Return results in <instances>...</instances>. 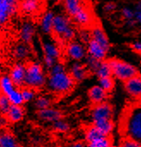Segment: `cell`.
Wrapping results in <instances>:
<instances>
[{
  "mask_svg": "<svg viewBox=\"0 0 141 147\" xmlns=\"http://www.w3.org/2000/svg\"><path fill=\"white\" fill-rule=\"evenodd\" d=\"M75 84L68 71L65 70L60 72H48L46 88L52 96H64L70 93Z\"/></svg>",
  "mask_w": 141,
  "mask_h": 147,
  "instance_id": "obj_1",
  "label": "cell"
},
{
  "mask_svg": "<svg viewBox=\"0 0 141 147\" xmlns=\"http://www.w3.org/2000/svg\"><path fill=\"white\" fill-rule=\"evenodd\" d=\"M48 73L40 61L30 60L26 63V74L24 86L37 91L46 88Z\"/></svg>",
  "mask_w": 141,
  "mask_h": 147,
  "instance_id": "obj_2",
  "label": "cell"
},
{
  "mask_svg": "<svg viewBox=\"0 0 141 147\" xmlns=\"http://www.w3.org/2000/svg\"><path fill=\"white\" fill-rule=\"evenodd\" d=\"M121 133L125 138H129L141 143V106L129 110L121 124Z\"/></svg>",
  "mask_w": 141,
  "mask_h": 147,
  "instance_id": "obj_3",
  "label": "cell"
},
{
  "mask_svg": "<svg viewBox=\"0 0 141 147\" xmlns=\"http://www.w3.org/2000/svg\"><path fill=\"white\" fill-rule=\"evenodd\" d=\"M53 34L61 42L68 43L77 35V30L72 20L65 13H56L53 19Z\"/></svg>",
  "mask_w": 141,
  "mask_h": 147,
  "instance_id": "obj_4",
  "label": "cell"
},
{
  "mask_svg": "<svg viewBox=\"0 0 141 147\" xmlns=\"http://www.w3.org/2000/svg\"><path fill=\"white\" fill-rule=\"evenodd\" d=\"M108 63L110 66L112 75L120 80L126 82L132 78L138 76L137 68L130 63L116 59H110L108 61Z\"/></svg>",
  "mask_w": 141,
  "mask_h": 147,
  "instance_id": "obj_5",
  "label": "cell"
},
{
  "mask_svg": "<svg viewBox=\"0 0 141 147\" xmlns=\"http://www.w3.org/2000/svg\"><path fill=\"white\" fill-rule=\"evenodd\" d=\"M66 57L72 62H82L87 57L86 46L79 40H72L66 43L65 48Z\"/></svg>",
  "mask_w": 141,
  "mask_h": 147,
  "instance_id": "obj_6",
  "label": "cell"
},
{
  "mask_svg": "<svg viewBox=\"0 0 141 147\" xmlns=\"http://www.w3.org/2000/svg\"><path fill=\"white\" fill-rule=\"evenodd\" d=\"M19 9V0H0V28L4 27Z\"/></svg>",
  "mask_w": 141,
  "mask_h": 147,
  "instance_id": "obj_7",
  "label": "cell"
},
{
  "mask_svg": "<svg viewBox=\"0 0 141 147\" xmlns=\"http://www.w3.org/2000/svg\"><path fill=\"white\" fill-rule=\"evenodd\" d=\"M37 35V27L31 20L23 21L18 30V36L21 42L28 45H31Z\"/></svg>",
  "mask_w": 141,
  "mask_h": 147,
  "instance_id": "obj_8",
  "label": "cell"
},
{
  "mask_svg": "<svg viewBox=\"0 0 141 147\" xmlns=\"http://www.w3.org/2000/svg\"><path fill=\"white\" fill-rule=\"evenodd\" d=\"M8 74L16 88H22L24 86L26 74V63L17 61L15 62L10 66Z\"/></svg>",
  "mask_w": 141,
  "mask_h": 147,
  "instance_id": "obj_9",
  "label": "cell"
},
{
  "mask_svg": "<svg viewBox=\"0 0 141 147\" xmlns=\"http://www.w3.org/2000/svg\"><path fill=\"white\" fill-rule=\"evenodd\" d=\"M112 116L113 109L111 105L106 102L95 105L90 110V119L93 123L103 120H112Z\"/></svg>",
  "mask_w": 141,
  "mask_h": 147,
  "instance_id": "obj_10",
  "label": "cell"
},
{
  "mask_svg": "<svg viewBox=\"0 0 141 147\" xmlns=\"http://www.w3.org/2000/svg\"><path fill=\"white\" fill-rule=\"evenodd\" d=\"M35 116L40 121L52 125L55 121L63 118V113L60 109L51 107L46 109L35 111Z\"/></svg>",
  "mask_w": 141,
  "mask_h": 147,
  "instance_id": "obj_11",
  "label": "cell"
},
{
  "mask_svg": "<svg viewBox=\"0 0 141 147\" xmlns=\"http://www.w3.org/2000/svg\"><path fill=\"white\" fill-rule=\"evenodd\" d=\"M67 71L76 84L84 82L90 73L84 63L82 62H72Z\"/></svg>",
  "mask_w": 141,
  "mask_h": 147,
  "instance_id": "obj_12",
  "label": "cell"
},
{
  "mask_svg": "<svg viewBox=\"0 0 141 147\" xmlns=\"http://www.w3.org/2000/svg\"><path fill=\"white\" fill-rule=\"evenodd\" d=\"M55 12L52 9H47L42 13L39 20L40 32L45 36H50L53 34V25Z\"/></svg>",
  "mask_w": 141,
  "mask_h": 147,
  "instance_id": "obj_13",
  "label": "cell"
},
{
  "mask_svg": "<svg viewBox=\"0 0 141 147\" xmlns=\"http://www.w3.org/2000/svg\"><path fill=\"white\" fill-rule=\"evenodd\" d=\"M41 51L43 56L51 57L58 61L61 58V49L59 43L50 38H47L41 42Z\"/></svg>",
  "mask_w": 141,
  "mask_h": 147,
  "instance_id": "obj_14",
  "label": "cell"
},
{
  "mask_svg": "<svg viewBox=\"0 0 141 147\" xmlns=\"http://www.w3.org/2000/svg\"><path fill=\"white\" fill-rule=\"evenodd\" d=\"M33 51L30 45L25 44L23 42H18L16 43L11 51L12 57L17 61V62H26L28 61L31 56H32Z\"/></svg>",
  "mask_w": 141,
  "mask_h": 147,
  "instance_id": "obj_15",
  "label": "cell"
},
{
  "mask_svg": "<svg viewBox=\"0 0 141 147\" xmlns=\"http://www.w3.org/2000/svg\"><path fill=\"white\" fill-rule=\"evenodd\" d=\"M72 22L75 23L77 26L82 28H87L93 23V15L90 11V9L86 7L83 6V8L73 16L72 17Z\"/></svg>",
  "mask_w": 141,
  "mask_h": 147,
  "instance_id": "obj_16",
  "label": "cell"
},
{
  "mask_svg": "<svg viewBox=\"0 0 141 147\" xmlns=\"http://www.w3.org/2000/svg\"><path fill=\"white\" fill-rule=\"evenodd\" d=\"M87 56H90L98 61H103L106 58L108 51L93 40H90L86 44Z\"/></svg>",
  "mask_w": 141,
  "mask_h": 147,
  "instance_id": "obj_17",
  "label": "cell"
},
{
  "mask_svg": "<svg viewBox=\"0 0 141 147\" xmlns=\"http://www.w3.org/2000/svg\"><path fill=\"white\" fill-rule=\"evenodd\" d=\"M40 0H21L19 2V9L25 16L35 15L40 10Z\"/></svg>",
  "mask_w": 141,
  "mask_h": 147,
  "instance_id": "obj_18",
  "label": "cell"
},
{
  "mask_svg": "<svg viewBox=\"0 0 141 147\" xmlns=\"http://www.w3.org/2000/svg\"><path fill=\"white\" fill-rule=\"evenodd\" d=\"M26 116V109L23 106L11 105L9 111L5 115V117L9 123L17 124L23 121Z\"/></svg>",
  "mask_w": 141,
  "mask_h": 147,
  "instance_id": "obj_19",
  "label": "cell"
},
{
  "mask_svg": "<svg viewBox=\"0 0 141 147\" xmlns=\"http://www.w3.org/2000/svg\"><path fill=\"white\" fill-rule=\"evenodd\" d=\"M127 93L134 99H141V77L136 76L125 82Z\"/></svg>",
  "mask_w": 141,
  "mask_h": 147,
  "instance_id": "obj_20",
  "label": "cell"
},
{
  "mask_svg": "<svg viewBox=\"0 0 141 147\" xmlns=\"http://www.w3.org/2000/svg\"><path fill=\"white\" fill-rule=\"evenodd\" d=\"M90 34H91V40L97 42L105 50L107 51L109 50V47H110L109 40L102 27L98 25L93 26L92 28L90 29Z\"/></svg>",
  "mask_w": 141,
  "mask_h": 147,
  "instance_id": "obj_21",
  "label": "cell"
},
{
  "mask_svg": "<svg viewBox=\"0 0 141 147\" xmlns=\"http://www.w3.org/2000/svg\"><path fill=\"white\" fill-rule=\"evenodd\" d=\"M88 97L91 103L94 105L100 104L105 102L108 98V92H106L103 89H102L98 84L94 85L88 90Z\"/></svg>",
  "mask_w": 141,
  "mask_h": 147,
  "instance_id": "obj_22",
  "label": "cell"
},
{
  "mask_svg": "<svg viewBox=\"0 0 141 147\" xmlns=\"http://www.w3.org/2000/svg\"><path fill=\"white\" fill-rule=\"evenodd\" d=\"M53 102H54V100L51 94L42 93V94L37 95V96L35 97L32 104L34 109L37 111V110H42V109H46L53 107Z\"/></svg>",
  "mask_w": 141,
  "mask_h": 147,
  "instance_id": "obj_23",
  "label": "cell"
},
{
  "mask_svg": "<svg viewBox=\"0 0 141 147\" xmlns=\"http://www.w3.org/2000/svg\"><path fill=\"white\" fill-rule=\"evenodd\" d=\"M62 5L65 13L70 17H73L84 6L82 0H63Z\"/></svg>",
  "mask_w": 141,
  "mask_h": 147,
  "instance_id": "obj_24",
  "label": "cell"
},
{
  "mask_svg": "<svg viewBox=\"0 0 141 147\" xmlns=\"http://www.w3.org/2000/svg\"><path fill=\"white\" fill-rule=\"evenodd\" d=\"M16 86L12 82L8 72H3L0 75V94L9 96L16 90Z\"/></svg>",
  "mask_w": 141,
  "mask_h": 147,
  "instance_id": "obj_25",
  "label": "cell"
},
{
  "mask_svg": "<svg viewBox=\"0 0 141 147\" xmlns=\"http://www.w3.org/2000/svg\"><path fill=\"white\" fill-rule=\"evenodd\" d=\"M0 147H21V146L12 133L7 130H0Z\"/></svg>",
  "mask_w": 141,
  "mask_h": 147,
  "instance_id": "obj_26",
  "label": "cell"
},
{
  "mask_svg": "<svg viewBox=\"0 0 141 147\" xmlns=\"http://www.w3.org/2000/svg\"><path fill=\"white\" fill-rule=\"evenodd\" d=\"M92 125H94L105 136H110L114 129V122L112 120H103L96 121Z\"/></svg>",
  "mask_w": 141,
  "mask_h": 147,
  "instance_id": "obj_27",
  "label": "cell"
},
{
  "mask_svg": "<svg viewBox=\"0 0 141 147\" xmlns=\"http://www.w3.org/2000/svg\"><path fill=\"white\" fill-rule=\"evenodd\" d=\"M94 73L98 78V79L111 77L112 71H111V69H110V66H109L108 61H104V60L100 61V63Z\"/></svg>",
  "mask_w": 141,
  "mask_h": 147,
  "instance_id": "obj_28",
  "label": "cell"
},
{
  "mask_svg": "<svg viewBox=\"0 0 141 147\" xmlns=\"http://www.w3.org/2000/svg\"><path fill=\"white\" fill-rule=\"evenodd\" d=\"M103 136H105V135H103L94 125L89 126L84 131V138H85L86 143L91 142V141L100 139Z\"/></svg>",
  "mask_w": 141,
  "mask_h": 147,
  "instance_id": "obj_29",
  "label": "cell"
},
{
  "mask_svg": "<svg viewBox=\"0 0 141 147\" xmlns=\"http://www.w3.org/2000/svg\"><path fill=\"white\" fill-rule=\"evenodd\" d=\"M51 127L56 133H59V134H65V133H67V132L70 131L71 125H70V123L66 120H65L64 118H62V119L55 121L54 123H53L51 125Z\"/></svg>",
  "mask_w": 141,
  "mask_h": 147,
  "instance_id": "obj_30",
  "label": "cell"
},
{
  "mask_svg": "<svg viewBox=\"0 0 141 147\" xmlns=\"http://www.w3.org/2000/svg\"><path fill=\"white\" fill-rule=\"evenodd\" d=\"M21 92L24 103H32L38 95V91L36 90L26 86L21 88Z\"/></svg>",
  "mask_w": 141,
  "mask_h": 147,
  "instance_id": "obj_31",
  "label": "cell"
},
{
  "mask_svg": "<svg viewBox=\"0 0 141 147\" xmlns=\"http://www.w3.org/2000/svg\"><path fill=\"white\" fill-rule=\"evenodd\" d=\"M8 98L11 103V105H15V106H23L24 101L22 96V92H21V89L19 88H16V90L14 91H12L9 96Z\"/></svg>",
  "mask_w": 141,
  "mask_h": 147,
  "instance_id": "obj_32",
  "label": "cell"
},
{
  "mask_svg": "<svg viewBox=\"0 0 141 147\" xmlns=\"http://www.w3.org/2000/svg\"><path fill=\"white\" fill-rule=\"evenodd\" d=\"M86 145L87 147H109L112 146V139L110 136H103L100 139L89 142Z\"/></svg>",
  "mask_w": 141,
  "mask_h": 147,
  "instance_id": "obj_33",
  "label": "cell"
},
{
  "mask_svg": "<svg viewBox=\"0 0 141 147\" xmlns=\"http://www.w3.org/2000/svg\"><path fill=\"white\" fill-rule=\"evenodd\" d=\"M98 85L102 89H103L106 92H109L113 90V88L115 86V82L111 77L105 78H100L98 80Z\"/></svg>",
  "mask_w": 141,
  "mask_h": 147,
  "instance_id": "obj_34",
  "label": "cell"
},
{
  "mask_svg": "<svg viewBox=\"0 0 141 147\" xmlns=\"http://www.w3.org/2000/svg\"><path fill=\"white\" fill-rule=\"evenodd\" d=\"M121 14H122V16L126 19L127 23L129 26H134L136 22L134 21V11L131 8H128V7L123 8Z\"/></svg>",
  "mask_w": 141,
  "mask_h": 147,
  "instance_id": "obj_35",
  "label": "cell"
},
{
  "mask_svg": "<svg viewBox=\"0 0 141 147\" xmlns=\"http://www.w3.org/2000/svg\"><path fill=\"white\" fill-rule=\"evenodd\" d=\"M10 106H11V103L8 96L5 95L0 94V115H5L7 112L9 111Z\"/></svg>",
  "mask_w": 141,
  "mask_h": 147,
  "instance_id": "obj_36",
  "label": "cell"
},
{
  "mask_svg": "<svg viewBox=\"0 0 141 147\" xmlns=\"http://www.w3.org/2000/svg\"><path fill=\"white\" fill-rule=\"evenodd\" d=\"M84 60H85L84 65H86V67L89 70V71L94 73L96 69L97 68L100 61H98V60H96V59H93V58H91L90 56H87Z\"/></svg>",
  "mask_w": 141,
  "mask_h": 147,
  "instance_id": "obj_37",
  "label": "cell"
},
{
  "mask_svg": "<svg viewBox=\"0 0 141 147\" xmlns=\"http://www.w3.org/2000/svg\"><path fill=\"white\" fill-rule=\"evenodd\" d=\"M79 41L82 42L83 44H87L90 40H91V34H90V30L87 28H81L80 31L78 34Z\"/></svg>",
  "mask_w": 141,
  "mask_h": 147,
  "instance_id": "obj_38",
  "label": "cell"
},
{
  "mask_svg": "<svg viewBox=\"0 0 141 147\" xmlns=\"http://www.w3.org/2000/svg\"><path fill=\"white\" fill-rule=\"evenodd\" d=\"M57 62H58V60H56V59H53V58H51V57H48V56H42L41 64H42V65L44 66V68H45L47 71H49L53 68V66Z\"/></svg>",
  "mask_w": 141,
  "mask_h": 147,
  "instance_id": "obj_39",
  "label": "cell"
},
{
  "mask_svg": "<svg viewBox=\"0 0 141 147\" xmlns=\"http://www.w3.org/2000/svg\"><path fill=\"white\" fill-rule=\"evenodd\" d=\"M120 147H141V143L129 138H123L120 143Z\"/></svg>",
  "mask_w": 141,
  "mask_h": 147,
  "instance_id": "obj_40",
  "label": "cell"
},
{
  "mask_svg": "<svg viewBox=\"0 0 141 147\" xmlns=\"http://www.w3.org/2000/svg\"><path fill=\"white\" fill-rule=\"evenodd\" d=\"M131 47L135 53L141 54V41H135V42L132 43Z\"/></svg>",
  "mask_w": 141,
  "mask_h": 147,
  "instance_id": "obj_41",
  "label": "cell"
},
{
  "mask_svg": "<svg viewBox=\"0 0 141 147\" xmlns=\"http://www.w3.org/2000/svg\"><path fill=\"white\" fill-rule=\"evenodd\" d=\"M115 8H116V6L114 3H108L104 5V10L108 13L113 12L115 9Z\"/></svg>",
  "mask_w": 141,
  "mask_h": 147,
  "instance_id": "obj_42",
  "label": "cell"
},
{
  "mask_svg": "<svg viewBox=\"0 0 141 147\" xmlns=\"http://www.w3.org/2000/svg\"><path fill=\"white\" fill-rule=\"evenodd\" d=\"M8 121L5 117V115H0V130H3L7 125H8Z\"/></svg>",
  "mask_w": 141,
  "mask_h": 147,
  "instance_id": "obj_43",
  "label": "cell"
},
{
  "mask_svg": "<svg viewBox=\"0 0 141 147\" xmlns=\"http://www.w3.org/2000/svg\"><path fill=\"white\" fill-rule=\"evenodd\" d=\"M68 147H87V145L83 141H76L72 143Z\"/></svg>",
  "mask_w": 141,
  "mask_h": 147,
  "instance_id": "obj_44",
  "label": "cell"
},
{
  "mask_svg": "<svg viewBox=\"0 0 141 147\" xmlns=\"http://www.w3.org/2000/svg\"><path fill=\"white\" fill-rule=\"evenodd\" d=\"M134 21L136 22L141 23V10L134 11Z\"/></svg>",
  "mask_w": 141,
  "mask_h": 147,
  "instance_id": "obj_45",
  "label": "cell"
},
{
  "mask_svg": "<svg viewBox=\"0 0 141 147\" xmlns=\"http://www.w3.org/2000/svg\"><path fill=\"white\" fill-rule=\"evenodd\" d=\"M3 59L0 57V75L3 73Z\"/></svg>",
  "mask_w": 141,
  "mask_h": 147,
  "instance_id": "obj_46",
  "label": "cell"
},
{
  "mask_svg": "<svg viewBox=\"0 0 141 147\" xmlns=\"http://www.w3.org/2000/svg\"><path fill=\"white\" fill-rule=\"evenodd\" d=\"M63 0H49V2L53 4H58L59 3H62Z\"/></svg>",
  "mask_w": 141,
  "mask_h": 147,
  "instance_id": "obj_47",
  "label": "cell"
},
{
  "mask_svg": "<svg viewBox=\"0 0 141 147\" xmlns=\"http://www.w3.org/2000/svg\"><path fill=\"white\" fill-rule=\"evenodd\" d=\"M136 10H141V0L136 3Z\"/></svg>",
  "mask_w": 141,
  "mask_h": 147,
  "instance_id": "obj_48",
  "label": "cell"
},
{
  "mask_svg": "<svg viewBox=\"0 0 141 147\" xmlns=\"http://www.w3.org/2000/svg\"><path fill=\"white\" fill-rule=\"evenodd\" d=\"M109 147H116V146H109Z\"/></svg>",
  "mask_w": 141,
  "mask_h": 147,
  "instance_id": "obj_49",
  "label": "cell"
},
{
  "mask_svg": "<svg viewBox=\"0 0 141 147\" xmlns=\"http://www.w3.org/2000/svg\"><path fill=\"white\" fill-rule=\"evenodd\" d=\"M40 1H42V0H40Z\"/></svg>",
  "mask_w": 141,
  "mask_h": 147,
  "instance_id": "obj_50",
  "label": "cell"
}]
</instances>
